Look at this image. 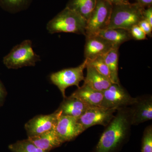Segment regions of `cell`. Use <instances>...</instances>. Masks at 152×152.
I'll list each match as a JSON object with an SVG mask.
<instances>
[{"mask_svg":"<svg viewBox=\"0 0 152 152\" xmlns=\"http://www.w3.org/2000/svg\"><path fill=\"white\" fill-rule=\"evenodd\" d=\"M132 125H138L152 119V97L145 95L137 98L136 102L130 106Z\"/></svg>","mask_w":152,"mask_h":152,"instance_id":"obj_11","label":"cell"},{"mask_svg":"<svg viewBox=\"0 0 152 152\" xmlns=\"http://www.w3.org/2000/svg\"><path fill=\"white\" fill-rule=\"evenodd\" d=\"M40 60L39 56L33 50L31 41L26 40L14 47L3 61L8 69H18L34 66Z\"/></svg>","mask_w":152,"mask_h":152,"instance_id":"obj_4","label":"cell"},{"mask_svg":"<svg viewBox=\"0 0 152 152\" xmlns=\"http://www.w3.org/2000/svg\"><path fill=\"white\" fill-rule=\"evenodd\" d=\"M141 152H152V126L145 129L142 141Z\"/></svg>","mask_w":152,"mask_h":152,"instance_id":"obj_23","label":"cell"},{"mask_svg":"<svg viewBox=\"0 0 152 152\" xmlns=\"http://www.w3.org/2000/svg\"><path fill=\"white\" fill-rule=\"evenodd\" d=\"M91 107H101L103 100V92L93 88L84 83L72 95Z\"/></svg>","mask_w":152,"mask_h":152,"instance_id":"obj_14","label":"cell"},{"mask_svg":"<svg viewBox=\"0 0 152 152\" xmlns=\"http://www.w3.org/2000/svg\"><path fill=\"white\" fill-rule=\"evenodd\" d=\"M137 25L146 35L152 37V26L149 23L143 19L139 22Z\"/></svg>","mask_w":152,"mask_h":152,"instance_id":"obj_25","label":"cell"},{"mask_svg":"<svg viewBox=\"0 0 152 152\" xmlns=\"http://www.w3.org/2000/svg\"><path fill=\"white\" fill-rule=\"evenodd\" d=\"M116 112V110L114 109H107L102 107H91L78 118V121L85 130L95 125H102L106 127L115 116L114 114Z\"/></svg>","mask_w":152,"mask_h":152,"instance_id":"obj_8","label":"cell"},{"mask_svg":"<svg viewBox=\"0 0 152 152\" xmlns=\"http://www.w3.org/2000/svg\"><path fill=\"white\" fill-rule=\"evenodd\" d=\"M55 130L63 143L75 140L85 131L78 118L64 115L59 117Z\"/></svg>","mask_w":152,"mask_h":152,"instance_id":"obj_9","label":"cell"},{"mask_svg":"<svg viewBox=\"0 0 152 152\" xmlns=\"http://www.w3.org/2000/svg\"><path fill=\"white\" fill-rule=\"evenodd\" d=\"M96 35L110 41L117 48L132 39L129 31L121 28L106 29L99 32Z\"/></svg>","mask_w":152,"mask_h":152,"instance_id":"obj_17","label":"cell"},{"mask_svg":"<svg viewBox=\"0 0 152 152\" xmlns=\"http://www.w3.org/2000/svg\"><path fill=\"white\" fill-rule=\"evenodd\" d=\"M104 97L101 107L117 110L123 108L130 107L136 102L121 84L113 83L103 92Z\"/></svg>","mask_w":152,"mask_h":152,"instance_id":"obj_7","label":"cell"},{"mask_svg":"<svg viewBox=\"0 0 152 152\" xmlns=\"http://www.w3.org/2000/svg\"><path fill=\"white\" fill-rule=\"evenodd\" d=\"M119 48L112 49L103 56L108 68L111 81L113 83L119 85L120 80L118 75Z\"/></svg>","mask_w":152,"mask_h":152,"instance_id":"obj_19","label":"cell"},{"mask_svg":"<svg viewBox=\"0 0 152 152\" xmlns=\"http://www.w3.org/2000/svg\"><path fill=\"white\" fill-rule=\"evenodd\" d=\"M136 3L144 8L151 7L152 4V0H136Z\"/></svg>","mask_w":152,"mask_h":152,"instance_id":"obj_27","label":"cell"},{"mask_svg":"<svg viewBox=\"0 0 152 152\" xmlns=\"http://www.w3.org/2000/svg\"><path fill=\"white\" fill-rule=\"evenodd\" d=\"M9 149L12 152H50L36 146L28 139L11 144L9 146Z\"/></svg>","mask_w":152,"mask_h":152,"instance_id":"obj_21","label":"cell"},{"mask_svg":"<svg viewBox=\"0 0 152 152\" xmlns=\"http://www.w3.org/2000/svg\"><path fill=\"white\" fill-rule=\"evenodd\" d=\"M87 75L84 83L90 87L100 91L103 92L113 84L107 78L100 73L93 66L87 63Z\"/></svg>","mask_w":152,"mask_h":152,"instance_id":"obj_16","label":"cell"},{"mask_svg":"<svg viewBox=\"0 0 152 152\" xmlns=\"http://www.w3.org/2000/svg\"><path fill=\"white\" fill-rule=\"evenodd\" d=\"M145 8L136 2L113 5L106 29L121 28L129 31L133 26L138 25L143 19L142 12Z\"/></svg>","mask_w":152,"mask_h":152,"instance_id":"obj_2","label":"cell"},{"mask_svg":"<svg viewBox=\"0 0 152 152\" xmlns=\"http://www.w3.org/2000/svg\"><path fill=\"white\" fill-rule=\"evenodd\" d=\"M33 0H0V6L11 13L15 14L28 8Z\"/></svg>","mask_w":152,"mask_h":152,"instance_id":"obj_20","label":"cell"},{"mask_svg":"<svg viewBox=\"0 0 152 152\" xmlns=\"http://www.w3.org/2000/svg\"><path fill=\"white\" fill-rule=\"evenodd\" d=\"M90 108L84 103L77 98L71 95L64 98L57 112L61 115L68 116L79 118Z\"/></svg>","mask_w":152,"mask_h":152,"instance_id":"obj_13","label":"cell"},{"mask_svg":"<svg viewBox=\"0 0 152 152\" xmlns=\"http://www.w3.org/2000/svg\"><path fill=\"white\" fill-rule=\"evenodd\" d=\"M107 1L113 5L129 2V0H107Z\"/></svg>","mask_w":152,"mask_h":152,"instance_id":"obj_29","label":"cell"},{"mask_svg":"<svg viewBox=\"0 0 152 152\" xmlns=\"http://www.w3.org/2000/svg\"><path fill=\"white\" fill-rule=\"evenodd\" d=\"M86 24L84 18L66 7L48 23L47 30L50 34L70 33L85 36Z\"/></svg>","mask_w":152,"mask_h":152,"instance_id":"obj_3","label":"cell"},{"mask_svg":"<svg viewBox=\"0 0 152 152\" xmlns=\"http://www.w3.org/2000/svg\"><path fill=\"white\" fill-rule=\"evenodd\" d=\"M143 18L152 26V7H148L144 9L142 12Z\"/></svg>","mask_w":152,"mask_h":152,"instance_id":"obj_26","label":"cell"},{"mask_svg":"<svg viewBox=\"0 0 152 152\" xmlns=\"http://www.w3.org/2000/svg\"><path fill=\"white\" fill-rule=\"evenodd\" d=\"M60 113L56 110L53 113L40 115L31 119L25 125L28 138L39 135L55 128Z\"/></svg>","mask_w":152,"mask_h":152,"instance_id":"obj_10","label":"cell"},{"mask_svg":"<svg viewBox=\"0 0 152 152\" xmlns=\"http://www.w3.org/2000/svg\"><path fill=\"white\" fill-rule=\"evenodd\" d=\"M6 95V91L2 84L0 82V105L2 104L4 99Z\"/></svg>","mask_w":152,"mask_h":152,"instance_id":"obj_28","label":"cell"},{"mask_svg":"<svg viewBox=\"0 0 152 152\" xmlns=\"http://www.w3.org/2000/svg\"><path fill=\"white\" fill-rule=\"evenodd\" d=\"M116 48L113 44L97 35L86 37L85 45V58L92 60L99 56H103L112 49Z\"/></svg>","mask_w":152,"mask_h":152,"instance_id":"obj_12","label":"cell"},{"mask_svg":"<svg viewBox=\"0 0 152 152\" xmlns=\"http://www.w3.org/2000/svg\"><path fill=\"white\" fill-rule=\"evenodd\" d=\"M87 63L93 66L99 72L110 80L108 68L106 64L103 56H99L92 60H87Z\"/></svg>","mask_w":152,"mask_h":152,"instance_id":"obj_22","label":"cell"},{"mask_svg":"<svg viewBox=\"0 0 152 152\" xmlns=\"http://www.w3.org/2000/svg\"><path fill=\"white\" fill-rule=\"evenodd\" d=\"M113 5L107 0H96L94 8L87 21L85 36H95L108 26Z\"/></svg>","mask_w":152,"mask_h":152,"instance_id":"obj_5","label":"cell"},{"mask_svg":"<svg viewBox=\"0 0 152 152\" xmlns=\"http://www.w3.org/2000/svg\"><path fill=\"white\" fill-rule=\"evenodd\" d=\"M132 39L136 40L147 39V35L137 25H134L129 31Z\"/></svg>","mask_w":152,"mask_h":152,"instance_id":"obj_24","label":"cell"},{"mask_svg":"<svg viewBox=\"0 0 152 152\" xmlns=\"http://www.w3.org/2000/svg\"><path fill=\"white\" fill-rule=\"evenodd\" d=\"M87 64L85 59L83 62L76 67L64 69L52 74L50 79L52 83L61 91L63 97H66L65 91L68 87L76 86L78 88L80 83L84 80L83 72Z\"/></svg>","mask_w":152,"mask_h":152,"instance_id":"obj_6","label":"cell"},{"mask_svg":"<svg viewBox=\"0 0 152 152\" xmlns=\"http://www.w3.org/2000/svg\"><path fill=\"white\" fill-rule=\"evenodd\" d=\"M96 3V0H69L66 7L78 14L87 22Z\"/></svg>","mask_w":152,"mask_h":152,"instance_id":"obj_18","label":"cell"},{"mask_svg":"<svg viewBox=\"0 0 152 152\" xmlns=\"http://www.w3.org/2000/svg\"><path fill=\"white\" fill-rule=\"evenodd\" d=\"M106 126L94 152H115L127 139L131 126V107L119 109Z\"/></svg>","mask_w":152,"mask_h":152,"instance_id":"obj_1","label":"cell"},{"mask_svg":"<svg viewBox=\"0 0 152 152\" xmlns=\"http://www.w3.org/2000/svg\"><path fill=\"white\" fill-rule=\"evenodd\" d=\"M28 139L36 146L49 152L60 147L63 144L57 135L55 128Z\"/></svg>","mask_w":152,"mask_h":152,"instance_id":"obj_15","label":"cell"}]
</instances>
